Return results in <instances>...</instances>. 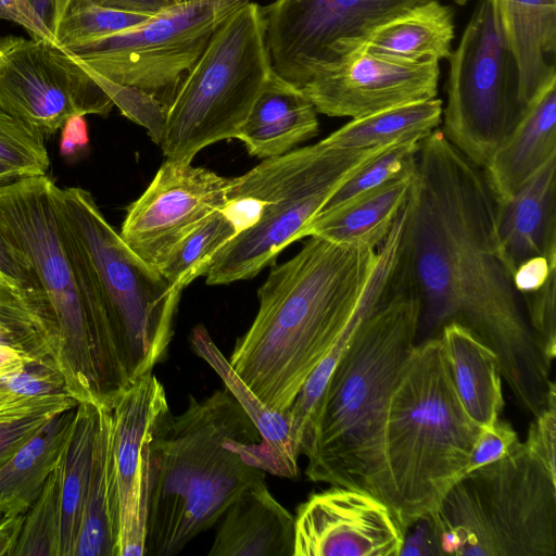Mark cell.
Returning a JSON list of instances; mask_svg holds the SVG:
<instances>
[{
	"label": "cell",
	"instance_id": "20",
	"mask_svg": "<svg viewBox=\"0 0 556 556\" xmlns=\"http://www.w3.org/2000/svg\"><path fill=\"white\" fill-rule=\"evenodd\" d=\"M554 157L556 83L546 87L526 106L482 172L496 202L502 203Z\"/></svg>",
	"mask_w": 556,
	"mask_h": 556
},
{
	"label": "cell",
	"instance_id": "42",
	"mask_svg": "<svg viewBox=\"0 0 556 556\" xmlns=\"http://www.w3.org/2000/svg\"><path fill=\"white\" fill-rule=\"evenodd\" d=\"M518 441L513 426L500 417L491 425L482 427L471 451L466 472L501 459Z\"/></svg>",
	"mask_w": 556,
	"mask_h": 556
},
{
	"label": "cell",
	"instance_id": "35",
	"mask_svg": "<svg viewBox=\"0 0 556 556\" xmlns=\"http://www.w3.org/2000/svg\"><path fill=\"white\" fill-rule=\"evenodd\" d=\"M421 141L409 139L387 147L345 180L317 215L339 208L393 179L415 174Z\"/></svg>",
	"mask_w": 556,
	"mask_h": 556
},
{
	"label": "cell",
	"instance_id": "46",
	"mask_svg": "<svg viewBox=\"0 0 556 556\" xmlns=\"http://www.w3.org/2000/svg\"><path fill=\"white\" fill-rule=\"evenodd\" d=\"M439 534L431 515L417 519L407 527L400 556H441Z\"/></svg>",
	"mask_w": 556,
	"mask_h": 556
},
{
	"label": "cell",
	"instance_id": "45",
	"mask_svg": "<svg viewBox=\"0 0 556 556\" xmlns=\"http://www.w3.org/2000/svg\"><path fill=\"white\" fill-rule=\"evenodd\" d=\"M77 404L70 394L34 397L0 394V420L22 418L45 409L64 410Z\"/></svg>",
	"mask_w": 556,
	"mask_h": 556
},
{
	"label": "cell",
	"instance_id": "27",
	"mask_svg": "<svg viewBox=\"0 0 556 556\" xmlns=\"http://www.w3.org/2000/svg\"><path fill=\"white\" fill-rule=\"evenodd\" d=\"M100 406L90 478L74 556H117L118 505L110 445L109 409Z\"/></svg>",
	"mask_w": 556,
	"mask_h": 556
},
{
	"label": "cell",
	"instance_id": "33",
	"mask_svg": "<svg viewBox=\"0 0 556 556\" xmlns=\"http://www.w3.org/2000/svg\"><path fill=\"white\" fill-rule=\"evenodd\" d=\"M238 233L230 218L222 210L216 211L174 248L159 271L181 292L206 275L217 253Z\"/></svg>",
	"mask_w": 556,
	"mask_h": 556
},
{
	"label": "cell",
	"instance_id": "29",
	"mask_svg": "<svg viewBox=\"0 0 556 556\" xmlns=\"http://www.w3.org/2000/svg\"><path fill=\"white\" fill-rule=\"evenodd\" d=\"M194 353L203 358L224 381L225 388L242 406L260 431L262 444L277 467V476L296 478L299 456L290 439V420L287 412L268 408L233 370L229 361L216 346L206 328L195 326L190 333Z\"/></svg>",
	"mask_w": 556,
	"mask_h": 556
},
{
	"label": "cell",
	"instance_id": "1",
	"mask_svg": "<svg viewBox=\"0 0 556 556\" xmlns=\"http://www.w3.org/2000/svg\"><path fill=\"white\" fill-rule=\"evenodd\" d=\"M496 200L480 167L437 128L420 143L397 266L420 302L419 334L456 323L494 351L518 406L533 417L556 391L504 265Z\"/></svg>",
	"mask_w": 556,
	"mask_h": 556
},
{
	"label": "cell",
	"instance_id": "52",
	"mask_svg": "<svg viewBox=\"0 0 556 556\" xmlns=\"http://www.w3.org/2000/svg\"><path fill=\"white\" fill-rule=\"evenodd\" d=\"M29 362L17 352L0 348V378L22 369Z\"/></svg>",
	"mask_w": 556,
	"mask_h": 556
},
{
	"label": "cell",
	"instance_id": "15",
	"mask_svg": "<svg viewBox=\"0 0 556 556\" xmlns=\"http://www.w3.org/2000/svg\"><path fill=\"white\" fill-rule=\"evenodd\" d=\"M233 178L165 160L143 193L127 207L119 236L159 270L184 238L227 204Z\"/></svg>",
	"mask_w": 556,
	"mask_h": 556
},
{
	"label": "cell",
	"instance_id": "21",
	"mask_svg": "<svg viewBox=\"0 0 556 556\" xmlns=\"http://www.w3.org/2000/svg\"><path fill=\"white\" fill-rule=\"evenodd\" d=\"M222 517L210 556H293L294 516L265 480L245 488Z\"/></svg>",
	"mask_w": 556,
	"mask_h": 556
},
{
	"label": "cell",
	"instance_id": "7",
	"mask_svg": "<svg viewBox=\"0 0 556 556\" xmlns=\"http://www.w3.org/2000/svg\"><path fill=\"white\" fill-rule=\"evenodd\" d=\"M430 515L444 555H556V478L520 441L466 472Z\"/></svg>",
	"mask_w": 556,
	"mask_h": 556
},
{
	"label": "cell",
	"instance_id": "58",
	"mask_svg": "<svg viewBox=\"0 0 556 556\" xmlns=\"http://www.w3.org/2000/svg\"><path fill=\"white\" fill-rule=\"evenodd\" d=\"M3 516L2 511H1V508H0V518Z\"/></svg>",
	"mask_w": 556,
	"mask_h": 556
},
{
	"label": "cell",
	"instance_id": "34",
	"mask_svg": "<svg viewBox=\"0 0 556 556\" xmlns=\"http://www.w3.org/2000/svg\"><path fill=\"white\" fill-rule=\"evenodd\" d=\"M150 17L103 8L91 0H61L52 33L60 47L70 48L126 30Z\"/></svg>",
	"mask_w": 556,
	"mask_h": 556
},
{
	"label": "cell",
	"instance_id": "44",
	"mask_svg": "<svg viewBox=\"0 0 556 556\" xmlns=\"http://www.w3.org/2000/svg\"><path fill=\"white\" fill-rule=\"evenodd\" d=\"M60 412L63 410L45 409L22 418L0 420V468Z\"/></svg>",
	"mask_w": 556,
	"mask_h": 556
},
{
	"label": "cell",
	"instance_id": "56",
	"mask_svg": "<svg viewBox=\"0 0 556 556\" xmlns=\"http://www.w3.org/2000/svg\"><path fill=\"white\" fill-rule=\"evenodd\" d=\"M190 1H193V0H175L176 3H185V2H190Z\"/></svg>",
	"mask_w": 556,
	"mask_h": 556
},
{
	"label": "cell",
	"instance_id": "47",
	"mask_svg": "<svg viewBox=\"0 0 556 556\" xmlns=\"http://www.w3.org/2000/svg\"><path fill=\"white\" fill-rule=\"evenodd\" d=\"M0 20L13 22L30 38L55 42L52 31L35 11L29 0H0Z\"/></svg>",
	"mask_w": 556,
	"mask_h": 556
},
{
	"label": "cell",
	"instance_id": "16",
	"mask_svg": "<svg viewBox=\"0 0 556 556\" xmlns=\"http://www.w3.org/2000/svg\"><path fill=\"white\" fill-rule=\"evenodd\" d=\"M106 407L118 505L117 556H141L147 542L150 441L169 406L162 382L149 372Z\"/></svg>",
	"mask_w": 556,
	"mask_h": 556
},
{
	"label": "cell",
	"instance_id": "28",
	"mask_svg": "<svg viewBox=\"0 0 556 556\" xmlns=\"http://www.w3.org/2000/svg\"><path fill=\"white\" fill-rule=\"evenodd\" d=\"M453 11L438 0L412 8L378 27L364 49L412 62L451 56Z\"/></svg>",
	"mask_w": 556,
	"mask_h": 556
},
{
	"label": "cell",
	"instance_id": "24",
	"mask_svg": "<svg viewBox=\"0 0 556 556\" xmlns=\"http://www.w3.org/2000/svg\"><path fill=\"white\" fill-rule=\"evenodd\" d=\"M414 177L415 174L393 179L339 208L317 215L304 228L303 238L318 237L338 244L377 250L405 205Z\"/></svg>",
	"mask_w": 556,
	"mask_h": 556
},
{
	"label": "cell",
	"instance_id": "25",
	"mask_svg": "<svg viewBox=\"0 0 556 556\" xmlns=\"http://www.w3.org/2000/svg\"><path fill=\"white\" fill-rule=\"evenodd\" d=\"M439 336L465 410L481 427L491 425L505 404L497 355L456 323L445 325Z\"/></svg>",
	"mask_w": 556,
	"mask_h": 556
},
{
	"label": "cell",
	"instance_id": "2",
	"mask_svg": "<svg viewBox=\"0 0 556 556\" xmlns=\"http://www.w3.org/2000/svg\"><path fill=\"white\" fill-rule=\"evenodd\" d=\"M404 217L377 249L309 237L274 266L257 292L258 311L228 359L270 409L287 412L371 294L393 273Z\"/></svg>",
	"mask_w": 556,
	"mask_h": 556
},
{
	"label": "cell",
	"instance_id": "36",
	"mask_svg": "<svg viewBox=\"0 0 556 556\" xmlns=\"http://www.w3.org/2000/svg\"><path fill=\"white\" fill-rule=\"evenodd\" d=\"M13 556H62L58 467L24 514Z\"/></svg>",
	"mask_w": 556,
	"mask_h": 556
},
{
	"label": "cell",
	"instance_id": "31",
	"mask_svg": "<svg viewBox=\"0 0 556 556\" xmlns=\"http://www.w3.org/2000/svg\"><path fill=\"white\" fill-rule=\"evenodd\" d=\"M442 101L415 102L351 119L323 141L334 148L369 149L394 142L424 140L442 123Z\"/></svg>",
	"mask_w": 556,
	"mask_h": 556
},
{
	"label": "cell",
	"instance_id": "51",
	"mask_svg": "<svg viewBox=\"0 0 556 556\" xmlns=\"http://www.w3.org/2000/svg\"><path fill=\"white\" fill-rule=\"evenodd\" d=\"M24 514H5L0 518V556H13Z\"/></svg>",
	"mask_w": 556,
	"mask_h": 556
},
{
	"label": "cell",
	"instance_id": "49",
	"mask_svg": "<svg viewBox=\"0 0 556 556\" xmlns=\"http://www.w3.org/2000/svg\"><path fill=\"white\" fill-rule=\"evenodd\" d=\"M89 143L88 126L85 116L75 115L70 117L61 128L60 153L71 156Z\"/></svg>",
	"mask_w": 556,
	"mask_h": 556
},
{
	"label": "cell",
	"instance_id": "43",
	"mask_svg": "<svg viewBox=\"0 0 556 556\" xmlns=\"http://www.w3.org/2000/svg\"><path fill=\"white\" fill-rule=\"evenodd\" d=\"M0 275L12 288L22 291L53 315L27 262L12 247V244L5 239L1 231Z\"/></svg>",
	"mask_w": 556,
	"mask_h": 556
},
{
	"label": "cell",
	"instance_id": "38",
	"mask_svg": "<svg viewBox=\"0 0 556 556\" xmlns=\"http://www.w3.org/2000/svg\"><path fill=\"white\" fill-rule=\"evenodd\" d=\"M81 66L124 116L144 127L154 143H161L166 108L156 98L140 88L112 81L86 66Z\"/></svg>",
	"mask_w": 556,
	"mask_h": 556
},
{
	"label": "cell",
	"instance_id": "6",
	"mask_svg": "<svg viewBox=\"0 0 556 556\" xmlns=\"http://www.w3.org/2000/svg\"><path fill=\"white\" fill-rule=\"evenodd\" d=\"M481 428L459 400L441 337L418 342L384 427L390 507L405 531L466 473Z\"/></svg>",
	"mask_w": 556,
	"mask_h": 556
},
{
	"label": "cell",
	"instance_id": "41",
	"mask_svg": "<svg viewBox=\"0 0 556 556\" xmlns=\"http://www.w3.org/2000/svg\"><path fill=\"white\" fill-rule=\"evenodd\" d=\"M526 448L554 478H556V393L553 394L547 406L530 424Z\"/></svg>",
	"mask_w": 556,
	"mask_h": 556
},
{
	"label": "cell",
	"instance_id": "11",
	"mask_svg": "<svg viewBox=\"0 0 556 556\" xmlns=\"http://www.w3.org/2000/svg\"><path fill=\"white\" fill-rule=\"evenodd\" d=\"M448 59L441 130L482 169L526 109L518 67L491 0H479Z\"/></svg>",
	"mask_w": 556,
	"mask_h": 556
},
{
	"label": "cell",
	"instance_id": "18",
	"mask_svg": "<svg viewBox=\"0 0 556 556\" xmlns=\"http://www.w3.org/2000/svg\"><path fill=\"white\" fill-rule=\"evenodd\" d=\"M404 534L380 498L330 485L296 508L293 556H400Z\"/></svg>",
	"mask_w": 556,
	"mask_h": 556
},
{
	"label": "cell",
	"instance_id": "8",
	"mask_svg": "<svg viewBox=\"0 0 556 556\" xmlns=\"http://www.w3.org/2000/svg\"><path fill=\"white\" fill-rule=\"evenodd\" d=\"M391 144L342 149L320 140L264 159L235 177L229 198L258 200L261 215L255 225L238 233L217 253L206 273V283L229 285L255 277L285 248L303 238L306 225L345 180Z\"/></svg>",
	"mask_w": 556,
	"mask_h": 556
},
{
	"label": "cell",
	"instance_id": "50",
	"mask_svg": "<svg viewBox=\"0 0 556 556\" xmlns=\"http://www.w3.org/2000/svg\"><path fill=\"white\" fill-rule=\"evenodd\" d=\"M98 5L113 10L156 15L178 4L175 0H91Z\"/></svg>",
	"mask_w": 556,
	"mask_h": 556
},
{
	"label": "cell",
	"instance_id": "57",
	"mask_svg": "<svg viewBox=\"0 0 556 556\" xmlns=\"http://www.w3.org/2000/svg\"><path fill=\"white\" fill-rule=\"evenodd\" d=\"M458 4H465L468 0H454Z\"/></svg>",
	"mask_w": 556,
	"mask_h": 556
},
{
	"label": "cell",
	"instance_id": "10",
	"mask_svg": "<svg viewBox=\"0 0 556 556\" xmlns=\"http://www.w3.org/2000/svg\"><path fill=\"white\" fill-rule=\"evenodd\" d=\"M53 181L28 176L0 186V231L30 267L54 316L58 366L68 394L78 403L106 401L100 363L61 238L52 200Z\"/></svg>",
	"mask_w": 556,
	"mask_h": 556
},
{
	"label": "cell",
	"instance_id": "22",
	"mask_svg": "<svg viewBox=\"0 0 556 556\" xmlns=\"http://www.w3.org/2000/svg\"><path fill=\"white\" fill-rule=\"evenodd\" d=\"M519 74L527 106L556 83V0H491Z\"/></svg>",
	"mask_w": 556,
	"mask_h": 556
},
{
	"label": "cell",
	"instance_id": "32",
	"mask_svg": "<svg viewBox=\"0 0 556 556\" xmlns=\"http://www.w3.org/2000/svg\"><path fill=\"white\" fill-rule=\"evenodd\" d=\"M0 348L29 362L58 365L59 339L52 314L22 291L0 287Z\"/></svg>",
	"mask_w": 556,
	"mask_h": 556
},
{
	"label": "cell",
	"instance_id": "14",
	"mask_svg": "<svg viewBox=\"0 0 556 556\" xmlns=\"http://www.w3.org/2000/svg\"><path fill=\"white\" fill-rule=\"evenodd\" d=\"M113 106L88 72L58 43L0 38V108L45 139L72 116H106Z\"/></svg>",
	"mask_w": 556,
	"mask_h": 556
},
{
	"label": "cell",
	"instance_id": "30",
	"mask_svg": "<svg viewBox=\"0 0 556 556\" xmlns=\"http://www.w3.org/2000/svg\"><path fill=\"white\" fill-rule=\"evenodd\" d=\"M100 406L78 403L74 425L61 456L60 479L62 556H74L91 472Z\"/></svg>",
	"mask_w": 556,
	"mask_h": 556
},
{
	"label": "cell",
	"instance_id": "13",
	"mask_svg": "<svg viewBox=\"0 0 556 556\" xmlns=\"http://www.w3.org/2000/svg\"><path fill=\"white\" fill-rule=\"evenodd\" d=\"M430 0H275L263 7L273 71L298 88L364 48L381 25Z\"/></svg>",
	"mask_w": 556,
	"mask_h": 556
},
{
	"label": "cell",
	"instance_id": "40",
	"mask_svg": "<svg viewBox=\"0 0 556 556\" xmlns=\"http://www.w3.org/2000/svg\"><path fill=\"white\" fill-rule=\"evenodd\" d=\"M0 394L23 397L68 394L65 379L56 364L27 362L25 366L0 378Z\"/></svg>",
	"mask_w": 556,
	"mask_h": 556
},
{
	"label": "cell",
	"instance_id": "17",
	"mask_svg": "<svg viewBox=\"0 0 556 556\" xmlns=\"http://www.w3.org/2000/svg\"><path fill=\"white\" fill-rule=\"evenodd\" d=\"M439 61L412 62L361 49L301 90L318 113L356 119L437 98Z\"/></svg>",
	"mask_w": 556,
	"mask_h": 556
},
{
	"label": "cell",
	"instance_id": "19",
	"mask_svg": "<svg viewBox=\"0 0 556 556\" xmlns=\"http://www.w3.org/2000/svg\"><path fill=\"white\" fill-rule=\"evenodd\" d=\"M495 230L502 261L511 276L530 257H556V157L510 199L496 202Z\"/></svg>",
	"mask_w": 556,
	"mask_h": 556
},
{
	"label": "cell",
	"instance_id": "9",
	"mask_svg": "<svg viewBox=\"0 0 556 556\" xmlns=\"http://www.w3.org/2000/svg\"><path fill=\"white\" fill-rule=\"evenodd\" d=\"M271 71L264 10L249 0L218 26L168 105L159 144L165 160L191 163L236 138Z\"/></svg>",
	"mask_w": 556,
	"mask_h": 556
},
{
	"label": "cell",
	"instance_id": "54",
	"mask_svg": "<svg viewBox=\"0 0 556 556\" xmlns=\"http://www.w3.org/2000/svg\"><path fill=\"white\" fill-rule=\"evenodd\" d=\"M23 177L25 176L22 172L0 160V186L8 185Z\"/></svg>",
	"mask_w": 556,
	"mask_h": 556
},
{
	"label": "cell",
	"instance_id": "12",
	"mask_svg": "<svg viewBox=\"0 0 556 556\" xmlns=\"http://www.w3.org/2000/svg\"><path fill=\"white\" fill-rule=\"evenodd\" d=\"M248 1L179 3L126 30L63 49L97 74L152 94L167 110L215 30Z\"/></svg>",
	"mask_w": 556,
	"mask_h": 556
},
{
	"label": "cell",
	"instance_id": "39",
	"mask_svg": "<svg viewBox=\"0 0 556 556\" xmlns=\"http://www.w3.org/2000/svg\"><path fill=\"white\" fill-rule=\"evenodd\" d=\"M556 273L539 290L520 295L527 320L545 359L556 356Z\"/></svg>",
	"mask_w": 556,
	"mask_h": 556
},
{
	"label": "cell",
	"instance_id": "3",
	"mask_svg": "<svg viewBox=\"0 0 556 556\" xmlns=\"http://www.w3.org/2000/svg\"><path fill=\"white\" fill-rule=\"evenodd\" d=\"M419 324V299L396 264L390 291L354 331L320 397L301 450L308 480L364 491L390 507L386 419Z\"/></svg>",
	"mask_w": 556,
	"mask_h": 556
},
{
	"label": "cell",
	"instance_id": "37",
	"mask_svg": "<svg viewBox=\"0 0 556 556\" xmlns=\"http://www.w3.org/2000/svg\"><path fill=\"white\" fill-rule=\"evenodd\" d=\"M0 160L25 177L43 176L50 165L45 138L1 108Z\"/></svg>",
	"mask_w": 556,
	"mask_h": 556
},
{
	"label": "cell",
	"instance_id": "26",
	"mask_svg": "<svg viewBox=\"0 0 556 556\" xmlns=\"http://www.w3.org/2000/svg\"><path fill=\"white\" fill-rule=\"evenodd\" d=\"M76 406L58 413L0 468L3 515L25 513L58 467L70 438Z\"/></svg>",
	"mask_w": 556,
	"mask_h": 556
},
{
	"label": "cell",
	"instance_id": "4",
	"mask_svg": "<svg viewBox=\"0 0 556 556\" xmlns=\"http://www.w3.org/2000/svg\"><path fill=\"white\" fill-rule=\"evenodd\" d=\"M277 476L258 429L225 388L156 425L149 447L146 556H172L251 484Z\"/></svg>",
	"mask_w": 556,
	"mask_h": 556
},
{
	"label": "cell",
	"instance_id": "23",
	"mask_svg": "<svg viewBox=\"0 0 556 556\" xmlns=\"http://www.w3.org/2000/svg\"><path fill=\"white\" fill-rule=\"evenodd\" d=\"M317 114L300 88L271 71L236 138L252 156H278L317 135Z\"/></svg>",
	"mask_w": 556,
	"mask_h": 556
},
{
	"label": "cell",
	"instance_id": "48",
	"mask_svg": "<svg viewBox=\"0 0 556 556\" xmlns=\"http://www.w3.org/2000/svg\"><path fill=\"white\" fill-rule=\"evenodd\" d=\"M556 273V257L533 256L519 264L513 273V285L519 295L542 288Z\"/></svg>",
	"mask_w": 556,
	"mask_h": 556
},
{
	"label": "cell",
	"instance_id": "55",
	"mask_svg": "<svg viewBox=\"0 0 556 556\" xmlns=\"http://www.w3.org/2000/svg\"><path fill=\"white\" fill-rule=\"evenodd\" d=\"M0 287H11L1 275H0Z\"/></svg>",
	"mask_w": 556,
	"mask_h": 556
},
{
	"label": "cell",
	"instance_id": "53",
	"mask_svg": "<svg viewBox=\"0 0 556 556\" xmlns=\"http://www.w3.org/2000/svg\"><path fill=\"white\" fill-rule=\"evenodd\" d=\"M35 11L52 31L61 0H29ZM53 34V33H52Z\"/></svg>",
	"mask_w": 556,
	"mask_h": 556
},
{
	"label": "cell",
	"instance_id": "5",
	"mask_svg": "<svg viewBox=\"0 0 556 556\" xmlns=\"http://www.w3.org/2000/svg\"><path fill=\"white\" fill-rule=\"evenodd\" d=\"M52 200L88 319L110 321L132 383L166 357L181 292L124 242L90 192L53 182Z\"/></svg>",
	"mask_w": 556,
	"mask_h": 556
}]
</instances>
